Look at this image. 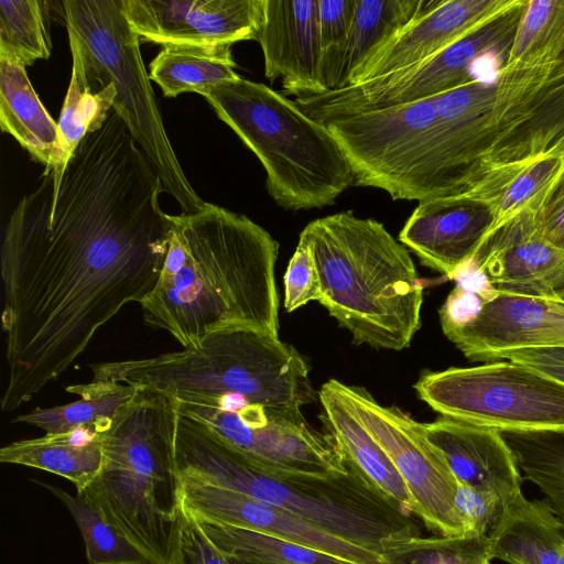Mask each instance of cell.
Segmentation results:
<instances>
[{"label": "cell", "mask_w": 564, "mask_h": 564, "mask_svg": "<svg viewBox=\"0 0 564 564\" xmlns=\"http://www.w3.org/2000/svg\"><path fill=\"white\" fill-rule=\"evenodd\" d=\"M235 67L230 45H165L150 63L149 77L172 98L237 79Z\"/></svg>", "instance_id": "cell-28"}, {"label": "cell", "mask_w": 564, "mask_h": 564, "mask_svg": "<svg viewBox=\"0 0 564 564\" xmlns=\"http://www.w3.org/2000/svg\"><path fill=\"white\" fill-rule=\"evenodd\" d=\"M511 505L495 492L458 484L455 507L466 535L488 536Z\"/></svg>", "instance_id": "cell-38"}, {"label": "cell", "mask_w": 564, "mask_h": 564, "mask_svg": "<svg viewBox=\"0 0 564 564\" xmlns=\"http://www.w3.org/2000/svg\"><path fill=\"white\" fill-rule=\"evenodd\" d=\"M135 390V386L94 380L69 386L66 391L77 394L78 400L51 408H35L15 416L12 423L34 425L45 434L68 433L80 427H93L105 434L117 411L132 398Z\"/></svg>", "instance_id": "cell-27"}, {"label": "cell", "mask_w": 564, "mask_h": 564, "mask_svg": "<svg viewBox=\"0 0 564 564\" xmlns=\"http://www.w3.org/2000/svg\"><path fill=\"white\" fill-rule=\"evenodd\" d=\"M199 523L221 551L238 561L254 560L273 564H354L261 532L205 521Z\"/></svg>", "instance_id": "cell-33"}, {"label": "cell", "mask_w": 564, "mask_h": 564, "mask_svg": "<svg viewBox=\"0 0 564 564\" xmlns=\"http://www.w3.org/2000/svg\"><path fill=\"white\" fill-rule=\"evenodd\" d=\"M390 564H490L489 536H415L386 551Z\"/></svg>", "instance_id": "cell-35"}, {"label": "cell", "mask_w": 564, "mask_h": 564, "mask_svg": "<svg viewBox=\"0 0 564 564\" xmlns=\"http://www.w3.org/2000/svg\"><path fill=\"white\" fill-rule=\"evenodd\" d=\"M417 397L443 416L503 432H564V384L509 360L423 373Z\"/></svg>", "instance_id": "cell-11"}, {"label": "cell", "mask_w": 564, "mask_h": 564, "mask_svg": "<svg viewBox=\"0 0 564 564\" xmlns=\"http://www.w3.org/2000/svg\"><path fill=\"white\" fill-rule=\"evenodd\" d=\"M141 42L165 45H232L256 40L263 0H121Z\"/></svg>", "instance_id": "cell-15"}, {"label": "cell", "mask_w": 564, "mask_h": 564, "mask_svg": "<svg viewBox=\"0 0 564 564\" xmlns=\"http://www.w3.org/2000/svg\"><path fill=\"white\" fill-rule=\"evenodd\" d=\"M176 421L175 398L137 387L102 435L99 474L80 492L151 564L170 563L178 530Z\"/></svg>", "instance_id": "cell-4"}, {"label": "cell", "mask_w": 564, "mask_h": 564, "mask_svg": "<svg viewBox=\"0 0 564 564\" xmlns=\"http://www.w3.org/2000/svg\"><path fill=\"white\" fill-rule=\"evenodd\" d=\"M509 360L536 370L564 384V347H532L488 352L475 361Z\"/></svg>", "instance_id": "cell-40"}, {"label": "cell", "mask_w": 564, "mask_h": 564, "mask_svg": "<svg viewBox=\"0 0 564 564\" xmlns=\"http://www.w3.org/2000/svg\"><path fill=\"white\" fill-rule=\"evenodd\" d=\"M90 369L94 381L148 387L180 400L232 398L300 410L314 400L299 351L279 336L247 327L214 333L181 351Z\"/></svg>", "instance_id": "cell-5"}, {"label": "cell", "mask_w": 564, "mask_h": 564, "mask_svg": "<svg viewBox=\"0 0 564 564\" xmlns=\"http://www.w3.org/2000/svg\"><path fill=\"white\" fill-rule=\"evenodd\" d=\"M321 123L337 141L360 186L419 203L455 196L469 187L433 98Z\"/></svg>", "instance_id": "cell-9"}, {"label": "cell", "mask_w": 564, "mask_h": 564, "mask_svg": "<svg viewBox=\"0 0 564 564\" xmlns=\"http://www.w3.org/2000/svg\"><path fill=\"white\" fill-rule=\"evenodd\" d=\"M322 295L317 269L310 249L299 241L284 275V308L293 312Z\"/></svg>", "instance_id": "cell-39"}, {"label": "cell", "mask_w": 564, "mask_h": 564, "mask_svg": "<svg viewBox=\"0 0 564 564\" xmlns=\"http://www.w3.org/2000/svg\"><path fill=\"white\" fill-rule=\"evenodd\" d=\"M475 257L500 293L557 300L564 286V250L541 234L536 214L506 223Z\"/></svg>", "instance_id": "cell-17"}, {"label": "cell", "mask_w": 564, "mask_h": 564, "mask_svg": "<svg viewBox=\"0 0 564 564\" xmlns=\"http://www.w3.org/2000/svg\"><path fill=\"white\" fill-rule=\"evenodd\" d=\"M299 241L317 269L318 302L354 344L410 346L421 327L423 288L408 248L383 224L341 212L308 223Z\"/></svg>", "instance_id": "cell-3"}, {"label": "cell", "mask_w": 564, "mask_h": 564, "mask_svg": "<svg viewBox=\"0 0 564 564\" xmlns=\"http://www.w3.org/2000/svg\"><path fill=\"white\" fill-rule=\"evenodd\" d=\"M458 484L497 494L509 503L522 497V475L502 434L489 427L440 416L424 423Z\"/></svg>", "instance_id": "cell-21"}, {"label": "cell", "mask_w": 564, "mask_h": 564, "mask_svg": "<svg viewBox=\"0 0 564 564\" xmlns=\"http://www.w3.org/2000/svg\"><path fill=\"white\" fill-rule=\"evenodd\" d=\"M328 381L394 465L409 491L412 514L438 536L466 535L455 507L458 481L443 453L429 440L424 423L397 406L380 404L361 387Z\"/></svg>", "instance_id": "cell-13"}, {"label": "cell", "mask_w": 564, "mask_h": 564, "mask_svg": "<svg viewBox=\"0 0 564 564\" xmlns=\"http://www.w3.org/2000/svg\"><path fill=\"white\" fill-rule=\"evenodd\" d=\"M199 95L261 162L269 195L279 206H329L355 183L326 126L269 86L238 77L205 87Z\"/></svg>", "instance_id": "cell-6"}, {"label": "cell", "mask_w": 564, "mask_h": 564, "mask_svg": "<svg viewBox=\"0 0 564 564\" xmlns=\"http://www.w3.org/2000/svg\"><path fill=\"white\" fill-rule=\"evenodd\" d=\"M44 4L36 0L0 1V57L25 67L50 57Z\"/></svg>", "instance_id": "cell-34"}, {"label": "cell", "mask_w": 564, "mask_h": 564, "mask_svg": "<svg viewBox=\"0 0 564 564\" xmlns=\"http://www.w3.org/2000/svg\"><path fill=\"white\" fill-rule=\"evenodd\" d=\"M326 434L349 471L373 495L412 514L406 486L394 465L326 381L319 392Z\"/></svg>", "instance_id": "cell-23"}, {"label": "cell", "mask_w": 564, "mask_h": 564, "mask_svg": "<svg viewBox=\"0 0 564 564\" xmlns=\"http://www.w3.org/2000/svg\"><path fill=\"white\" fill-rule=\"evenodd\" d=\"M175 457L178 473L251 496L384 556L394 543L421 535L409 514L395 508L373 509L352 498L354 489L366 488L357 478L327 487L272 478L204 424L178 412Z\"/></svg>", "instance_id": "cell-7"}, {"label": "cell", "mask_w": 564, "mask_h": 564, "mask_svg": "<svg viewBox=\"0 0 564 564\" xmlns=\"http://www.w3.org/2000/svg\"><path fill=\"white\" fill-rule=\"evenodd\" d=\"M169 564L242 563L221 551L182 502L178 530Z\"/></svg>", "instance_id": "cell-37"}, {"label": "cell", "mask_w": 564, "mask_h": 564, "mask_svg": "<svg viewBox=\"0 0 564 564\" xmlns=\"http://www.w3.org/2000/svg\"><path fill=\"white\" fill-rule=\"evenodd\" d=\"M423 3L424 0H356L338 88L346 87L365 58L415 18Z\"/></svg>", "instance_id": "cell-30"}, {"label": "cell", "mask_w": 564, "mask_h": 564, "mask_svg": "<svg viewBox=\"0 0 564 564\" xmlns=\"http://www.w3.org/2000/svg\"><path fill=\"white\" fill-rule=\"evenodd\" d=\"M356 0H318L321 79L327 90L340 84L341 63Z\"/></svg>", "instance_id": "cell-36"}, {"label": "cell", "mask_w": 564, "mask_h": 564, "mask_svg": "<svg viewBox=\"0 0 564 564\" xmlns=\"http://www.w3.org/2000/svg\"><path fill=\"white\" fill-rule=\"evenodd\" d=\"M536 224L549 241L564 250V202L536 215Z\"/></svg>", "instance_id": "cell-43"}, {"label": "cell", "mask_w": 564, "mask_h": 564, "mask_svg": "<svg viewBox=\"0 0 564 564\" xmlns=\"http://www.w3.org/2000/svg\"><path fill=\"white\" fill-rule=\"evenodd\" d=\"M484 304L477 294L455 285L438 310L444 335L471 324L480 315Z\"/></svg>", "instance_id": "cell-41"}, {"label": "cell", "mask_w": 564, "mask_h": 564, "mask_svg": "<svg viewBox=\"0 0 564 564\" xmlns=\"http://www.w3.org/2000/svg\"><path fill=\"white\" fill-rule=\"evenodd\" d=\"M39 482V481H37ZM51 491L69 511L85 544L89 564H151L145 555L84 495L39 482Z\"/></svg>", "instance_id": "cell-32"}, {"label": "cell", "mask_w": 564, "mask_h": 564, "mask_svg": "<svg viewBox=\"0 0 564 564\" xmlns=\"http://www.w3.org/2000/svg\"><path fill=\"white\" fill-rule=\"evenodd\" d=\"M564 202V178L553 193L547 206L545 208L552 207L554 205H557L560 203Z\"/></svg>", "instance_id": "cell-44"}, {"label": "cell", "mask_w": 564, "mask_h": 564, "mask_svg": "<svg viewBox=\"0 0 564 564\" xmlns=\"http://www.w3.org/2000/svg\"><path fill=\"white\" fill-rule=\"evenodd\" d=\"M176 400L177 412L214 432L260 473L306 487L354 477L327 436L300 409H279L232 398Z\"/></svg>", "instance_id": "cell-10"}, {"label": "cell", "mask_w": 564, "mask_h": 564, "mask_svg": "<svg viewBox=\"0 0 564 564\" xmlns=\"http://www.w3.org/2000/svg\"><path fill=\"white\" fill-rule=\"evenodd\" d=\"M184 507L198 520L261 532L354 564H390L380 553L338 538L246 494L178 473Z\"/></svg>", "instance_id": "cell-14"}, {"label": "cell", "mask_w": 564, "mask_h": 564, "mask_svg": "<svg viewBox=\"0 0 564 564\" xmlns=\"http://www.w3.org/2000/svg\"><path fill=\"white\" fill-rule=\"evenodd\" d=\"M239 562H241L242 564H273V563L254 561V560H247V561H239Z\"/></svg>", "instance_id": "cell-45"}, {"label": "cell", "mask_w": 564, "mask_h": 564, "mask_svg": "<svg viewBox=\"0 0 564 564\" xmlns=\"http://www.w3.org/2000/svg\"><path fill=\"white\" fill-rule=\"evenodd\" d=\"M525 1L486 20L436 54L403 69L367 82L295 98L312 119H328L433 98L471 77L484 54L511 47Z\"/></svg>", "instance_id": "cell-12"}, {"label": "cell", "mask_w": 564, "mask_h": 564, "mask_svg": "<svg viewBox=\"0 0 564 564\" xmlns=\"http://www.w3.org/2000/svg\"><path fill=\"white\" fill-rule=\"evenodd\" d=\"M0 128L31 158L58 177L62 155L57 122L50 116L28 77L25 66L0 57Z\"/></svg>", "instance_id": "cell-24"}, {"label": "cell", "mask_w": 564, "mask_h": 564, "mask_svg": "<svg viewBox=\"0 0 564 564\" xmlns=\"http://www.w3.org/2000/svg\"><path fill=\"white\" fill-rule=\"evenodd\" d=\"M557 300L564 302V286L557 292Z\"/></svg>", "instance_id": "cell-46"}, {"label": "cell", "mask_w": 564, "mask_h": 564, "mask_svg": "<svg viewBox=\"0 0 564 564\" xmlns=\"http://www.w3.org/2000/svg\"><path fill=\"white\" fill-rule=\"evenodd\" d=\"M102 435L93 427L12 442L0 449V462L42 469L74 484L83 492L99 474Z\"/></svg>", "instance_id": "cell-25"}, {"label": "cell", "mask_w": 564, "mask_h": 564, "mask_svg": "<svg viewBox=\"0 0 564 564\" xmlns=\"http://www.w3.org/2000/svg\"><path fill=\"white\" fill-rule=\"evenodd\" d=\"M167 218L165 260L140 303L145 324L184 348L238 327L279 336V242L247 216L210 203Z\"/></svg>", "instance_id": "cell-2"}, {"label": "cell", "mask_w": 564, "mask_h": 564, "mask_svg": "<svg viewBox=\"0 0 564 564\" xmlns=\"http://www.w3.org/2000/svg\"><path fill=\"white\" fill-rule=\"evenodd\" d=\"M523 477L543 495L564 535V432H503Z\"/></svg>", "instance_id": "cell-29"}, {"label": "cell", "mask_w": 564, "mask_h": 564, "mask_svg": "<svg viewBox=\"0 0 564 564\" xmlns=\"http://www.w3.org/2000/svg\"><path fill=\"white\" fill-rule=\"evenodd\" d=\"M488 536L492 558L508 564H564V535L543 500L518 498Z\"/></svg>", "instance_id": "cell-26"}, {"label": "cell", "mask_w": 564, "mask_h": 564, "mask_svg": "<svg viewBox=\"0 0 564 564\" xmlns=\"http://www.w3.org/2000/svg\"><path fill=\"white\" fill-rule=\"evenodd\" d=\"M489 208L462 194L420 202L399 241L425 267L448 278L476 256L492 225Z\"/></svg>", "instance_id": "cell-19"}, {"label": "cell", "mask_w": 564, "mask_h": 564, "mask_svg": "<svg viewBox=\"0 0 564 564\" xmlns=\"http://www.w3.org/2000/svg\"><path fill=\"white\" fill-rule=\"evenodd\" d=\"M115 97L116 90L111 83L91 90L72 72L57 121L62 164L57 180L52 182L53 198L57 196L65 170L77 147L88 134L104 126L112 110Z\"/></svg>", "instance_id": "cell-31"}, {"label": "cell", "mask_w": 564, "mask_h": 564, "mask_svg": "<svg viewBox=\"0 0 564 564\" xmlns=\"http://www.w3.org/2000/svg\"><path fill=\"white\" fill-rule=\"evenodd\" d=\"M445 336L470 361L494 351L564 347V302L500 293L471 324Z\"/></svg>", "instance_id": "cell-20"}, {"label": "cell", "mask_w": 564, "mask_h": 564, "mask_svg": "<svg viewBox=\"0 0 564 564\" xmlns=\"http://www.w3.org/2000/svg\"><path fill=\"white\" fill-rule=\"evenodd\" d=\"M318 0H263L257 34L270 82L296 97L326 91L321 79Z\"/></svg>", "instance_id": "cell-18"}, {"label": "cell", "mask_w": 564, "mask_h": 564, "mask_svg": "<svg viewBox=\"0 0 564 564\" xmlns=\"http://www.w3.org/2000/svg\"><path fill=\"white\" fill-rule=\"evenodd\" d=\"M73 67L91 90L111 83L112 109L145 153L163 189L182 213L202 209L206 202L188 182L164 127L145 69L140 39L121 10V0H65L62 2Z\"/></svg>", "instance_id": "cell-8"}, {"label": "cell", "mask_w": 564, "mask_h": 564, "mask_svg": "<svg viewBox=\"0 0 564 564\" xmlns=\"http://www.w3.org/2000/svg\"><path fill=\"white\" fill-rule=\"evenodd\" d=\"M52 182L43 172L3 231L4 412L59 378L126 304H140L167 252L161 178L113 109L77 147L55 198Z\"/></svg>", "instance_id": "cell-1"}, {"label": "cell", "mask_w": 564, "mask_h": 564, "mask_svg": "<svg viewBox=\"0 0 564 564\" xmlns=\"http://www.w3.org/2000/svg\"><path fill=\"white\" fill-rule=\"evenodd\" d=\"M563 178L564 150L549 151L487 169L462 195L491 212L494 220L486 242L511 219L522 214H541Z\"/></svg>", "instance_id": "cell-22"}, {"label": "cell", "mask_w": 564, "mask_h": 564, "mask_svg": "<svg viewBox=\"0 0 564 564\" xmlns=\"http://www.w3.org/2000/svg\"><path fill=\"white\" fill-rule=\"evenodd\" d=\"M447 279L455 281L456 286L477 294L485 303L494 301L500 294L476 257L463 263Z\"/></svg>", "instance_id": "cell-42"}, {"label": "cell", "mask_w": 564, "mask_h": 564, "mask_svg": "<svg viewBox=\"0 0 564 564\" xmlns=\"http://www.w3.org/2000/svg\"><path fill=\"white\" fill-rule=\"evenodd\" d=\"M516 1H425L419 14L394 32L352 72L356 85L416 64L456 42Z\"/></svg>", "instance_id": "cell-16"}]
</instances>
